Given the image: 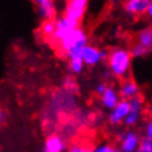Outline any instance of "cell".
I'll return each instance as SVG.
<instances>
[{
	"instance_id": "2",
	"label": "cell",
	"mask_w": 152,
	"mask_h": 152,
	"mask_svg": "<svg viewBox=\"0 0 152 152\" xmlns=\"http://www.w3.org/2000/svg\"><path fill=\"white\" fill-rule=\"evenodd\" d=\"M88 45V35L81 27H77L72 34L61 40L58 47L67 59L72 57H81V52Z\"/></svg>"
},
{
	"instance_id": "20",
	"label": "cell",
	"mask_w": 152,
	"mask_h": 152,
	"mask_svg": "<svg viewBox=\"0 0 152 152\" xmlns=\"http://www.w3.org/2000/svg\"><path fill=\"white\" fill-rule=\"evenodd\" d=\"M113 151H115V147L111 146L110 143H101L93 148V152H113Z\"/></svg>"
},
{
	"instance_id": "25",
	"label": "cell",
	"mask_w": 152,
	"mask_h": 152,
	"mask_svg": "<svg viewBox=\"0 0 152 152\" xmlns=\"http://www.w3.org/2000/svg\"><path fill=\"white\" fill-rule=\"evenodd\" d=\"M113 152H123V151H120L119 148H115V151H113Z\"/></svg>"
},
{
	"instance_id": "17",
	"label": "cell",
	"mask_w": 152,
	"mask_h": 152,
	"mask_svg": "<svg viewBox=\"0 0 152 152\" xmlns=\"http://www.w3.org/2000/svg\"><path fill=\"white\" fill-rule=\"evenodd\" d=\"M128 50H129V53H130L132 58L133 57H134V58H140V57H144V56L148 54V52L146 50V49H143L140 45L137 44L135 41L130 44V48H129Z\"/></svg>"
},
{
	"instance_id": "19",
	"label": "cell",
	"mask_w": 152,
	"mask_h": 152,
	"mask_svg": "<svg viewBox=\"0 0 152 152\" xmlns=\"http://www.w3.org/2000/svg\"><path fill=\"white\" fill-rule=\"evenodd\" d=\"M142 152H152V140L148 138H143L139 142V148Z\"/></svg>"
},
{
	"instance_id": "7",
	"label": "cell",
	"mask_w": 152,
	"mask_h": 152,
	"mask_svg": "<svg viewBox=\"0 0 152 152\" xmlns=\"http://www.w3.org/2000/svg\"><path fill=\"white\" fill-rule=\"evenodd\" d=\"M117 93H119V97H121L124 101H130L139 96V86L133 79L126 77L121 81L120 89Z\"/></svg>"
},
{
	"instance_id": "6",
	"label": "cell",
	"mask_w": 152,
	"mask_h": 152,
	"mask_svg": "<svg viewBox=\"0 0 152 152\" xmlns=\"http://www.w3.org/2000/svg\"><path fill=\"white\" fill-rule=\"evenodd\" d=\"M140 138L134 130H126L120 137V151L123 152H135L139 148Z\"/></svg>"
},
{
	"instance_id": "10",
	"label": "cell",
	"mask_w": 152,
	"mask_h": 152,
	"mask_svg": "<svg viewBox=\"0 0 152 152\" xmlns=\"http://www.w3.org/2000/svg\"><path fill=\"white\" fill-rule=\"evenodd\" d=\"M99 97H101V102H102V104H103V107L107 110H113L115 106L120 102L119 93H117V90L111 85L106 86V90Z\"/></svg>"
},
{
	"instance_id": "4",
	"label": "cell",
	"mask_w": 152,
	"mask_h": 152,
	"mask_svg": "<svg viewBox=\"0 0 152 152\" xmlns=\"http://www.w3.org/2000/svg\"><path fill=\"white\" fill-rule=\"evenodd\" d=\"M86 8H88V1L86 0H71V1L67 3L66 10H64V17L79 23L84 17Z\"/></svg>"
},
{
	"instance_id": "3",
	"label": "cell",
	"mask_w": 152,
	"mask_h": 152,
	"mask_svg": "<svg viewBox=\"0 0 152 152\" xmlns=\"http://www.w3.org/2000/svg\"><path fill=\"white\" fill-rule=\"evenodd\" d=\"M54 23H56V28H54V34H53L50 40L53 44H57V45L61 43V40H63L64 37L68 36L70 34H72L79 27L77 22L68 20V18L64 16L54 20Z\"/></svg>"
},
{
	"instance_id": "9",
	"label": "cell",
	"mask_w": 152,
	"mask_h": 152,
	"mask_svg": "<svg viewBox=\"0 0 152 152\" xmlns=\"http://www.w3.org/2000/svg\"><path fill=\"white\" fill-rule=\"evenodd\" d=\"M81 59L84 62L85 66H97L98 63L102 61L101 58V49H98L94 45H86L81 52Z\"/></svg>"
},
{
	"instance_id": "24",
	"label": "cell",
	"mask_w": 152,
	"mask_h": 152,
	"mask_svg": "<svg viewBox=\"0 0 152 152\" xmlns=\"http://www.w3.org/2000/svg\"><path fill=\"white\" fill-rule=\"evenodd\" d=\"M146 14L152 20V1L150 3V5H148V8H147V10H146Z\"/></svg>"
},
{
	"instance_id": "13",
	"label": "cell",
	"mask_w": 152,
	"mask_h": 152,
	"mask_svg": "<svg viewBox=\"0 0 152 152\" xmlns=\"http://www.w3.org/2000/svg\"><path fill=\"white\" fill-rule=\"evenodd\" d=\"M37 13L40 17H43L45 21L53 20L56 16V7L52 0H37Z\"/></svg>"
},
{
	"instance_id": "8",
	"label": "cell",
	"mask_w": 152,
	"mask_h": 152,
	"mask_svg": "<svg viewBox=\"0 0 152 152\" xmlns=\"http://www.w3.org/2000/svg\"><path fill=\"white\" fill-rule=\"evenodd\" d=\"M129 110H130V103L129 101L120 99V102L115 106V108L111 111L108 116V121L112 125H119L125 120V117L128 116Z\"/></svg>"
},
{
	"instance_id": "22",
	"label": "cell",
	"mask_w": 152,
	"mask_h": 152,
	"mask_svg": "<svg viewBox=\"0 0 152 152\" xmlns=\"http://www.w3.org/2000/svg\"><path fill=\"white\" fill-rule=\"evenodd\" d=\"M7 117H8V115H7L5 110H3L1 107H0V125L5 123V121H7Z\"/></svg>"
},
{
	"instance_id": "26",
	"label": "cell",
	"mask_w": 152,
	"mask_h": 152,
	"mask_svg": "<svg viewBox=\"0 0 152 152\" xmlns=\"http://www.w3.org/2000/svg\"><path fill=\"white\" fill-rule=\"evenodd\" d=\"M135 152H142V151H140V150H137V151H135Z\"/></svg>"
},
{
	"instance_id": "16",
	"label": "cell",
	"mask_w": 152,
	"mask_h": 152,
	"mask_svg": "<svg viewBox=\"0 0 152 152\" xmlns=\"http://www.w3.org/2000/svg\"><path fill=\"white\" fill-rule=\"evenodd\" d=\"M54 28H56V23H54V20H49V21H44L43 23H41V34H43V36L45 37H50L53 36V34H54Z\"/></svg>"
},
{
	"instance_id": "21",
	"label": "cell",
	"mask_w": 152,
	"mask_h": 152,
	"mask_svg": "<svg viewBox=\"0 0 152 152\" xmlns=\"http://www.w3.org/2000/svg\"><path fill=\"white\" fill-rule=\"evenodd\" d=\"M144 132H146V138L152 140V120L146 125V130Z\"/></svg>"
},
{
	"instance_id": "12",
	"label": "cell",
	"mask_w": 152,
	"mask_h": 152,
	"mask_svg": "<svg viewBox=\"0 0 152 152\" xmlns=\"http://www.w3.org/2000/svg\"><path fill=\"white\" fill-rule=\"evenodd\" d=\"M64 147L66 144L62 137H59L58 134H50L44 143L43 152H63Z\"/></svg>"
},
{
	"instance_id": "11",
	"label": "cell",
	"mask_w": 152,
	"mask_h": 152,
	"mask_svg": "<svg viewBox=\"0 0 152 152\" xmlns=\"http://www.w3.org/2000/svg\"><path fill=\"white\" fill-rule=\"evenodd\" d=\"M150 0H128L124 4L125 12L134 16H142L146 13V10L150 5Z\"/></svg>"
},
{
	"instance_id": "1",
	"label": "cell",
	"mask_w": 152,
	"mask_h": 152,
	"mask_svg": "<svg viewBox=\"0 0 152 152\" xmlns=\"http://www.w3.org/2000/svg\"><path fill=\"white\" fill-rule=\"evenodd\" d=\"M107 63L110 74L117 79H126L132 70V56L126 48L116 47L108 52Z\"/></svg>"
},
{
	"instance_id": "14",
	"label": "cell",
	"mask_w": 152,
	"mask_h": 152,
	"mask_svg": "<svg viewBox=\"0 0 152 152\" xmlns=\"http://www.w3.org/2000/svg\"><path fill=\"white\" fill-rule=\"evenodd\" d=\"M135 43L146 49L148 53L152 52V27H144L135 35Z\"/></svg>"
},
{
	"instance_id": "23",
	"label": "cell",
	"mask_w": 152,
	"mask_h": 152,
	"mask_svg": "<svg viewBox=\"0 0 152 152\" xmlns=\"http://www.w3.org/2000/svg\"><path fill=\"white\" fill-rule=\"evenodd\" d=\"M106 86H107V85H106L104 83H101V84H98V85H97V88H96V92H97V94H98V96H101V94L104 92V90H106Z\"/></svg>"
},
{
	"instance_id": "5",
	"label": "cell",
	"mask_w": 152,
	"mask_h": 152,
	"mask_svg": "<svg viewBox=\"0 0 152 152\" xmlns=\"http://www.w3.org/2000/svg\"><path fill=\"white\" fill-rule=\"evenodd\" d=\"M129 103H130V110H129L128 116L125 117L124 124L130 128V126H134L140 119V112H142V108H143V98L138 96L129 101Z\"/></svg>"
},
{
	"instance_id": "15",
	"label": "cell",
	"mask_w": 152,
	"mask_h": 152,
	"mask_svg": "<svg viewBox=\"0 0 152 152\" xmlns=\"http://www.w3.org/2000/svg\"><path fill=\"white\" fill-rule=\"evenodd\" d=\"M85 64L83 62L81 57H72V58L68 59V68L72 74H81L83 70H84Z\"/></svg>"
},
{
	"instance_id": "18",
	"label": "cell",
	"mask_w": 152,
	"mask_h": 152,
	"mask_svg": "<svg viewBox=\"0 0 152 152\" xmlns=\"http://www.w3.org/2000/svg\"><path fill=\"white\" fill-rule=\"evenodd\" d=\"M67 152H93V148L88 146L85 143H81V142H76L74 144H71L68 147Z\"/></svg>"
}]
</instances>
